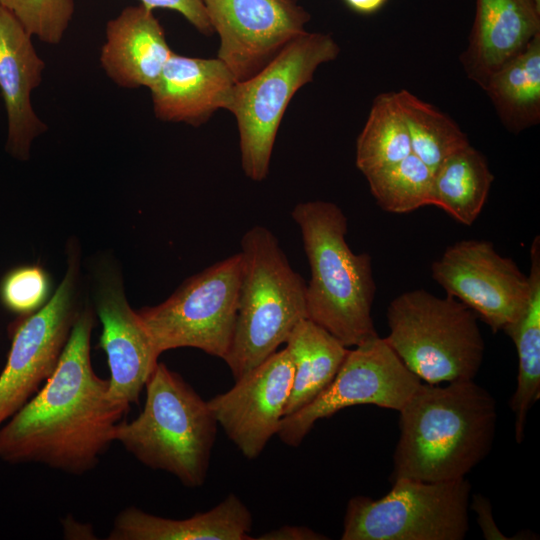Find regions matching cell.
<instances>
[{"label":"cell","instance_id":"6da1fadb","mask_svg":"<svg viewBox=\"0 0 540 540\" xmlns=\"http://www.w3.org/2000/svg\"><path fill=\"white\" fill-rule=\"evenodd\" d=\"M93 313L79 312L58 364L35 395L0 428V459L81 475L115 442L130 405L114 400L93 370Z\"/></svg>","mask_w":540,"mask_h":540},{"label":"cell","instance_id":"7a4b0ae2","mask_svg":"<svg viewBox=\"0 0 540 540\" xmlns=\"http://www.w3.org/2000/svg\"><path fill=\"white\" fill-rule=\"evenodd\" d=\"M398 412L391 481L464 478L492 449L497 403L474 380L421 383Z\"/></svg>","mask_w":540,"mask_h":540},{"label":"cell","instance_id":"3957f363","mask_svg":"<svg viewBox=\"0 0 540 540\" xmlns=\"http://www.w3.org/2000/svg\"><path fill=\"white\" fill-rule=\"evenodd\" d=\"M291 216L299 226L310 267L308 319L346 347L377 337L371 316L376 291L371 257L350 249L341 208L328 201H307L298 203Z\"/></svg>","mask_w":540,"mask_h":540},{"label":"cell","instance_id":"277c9868","mask_svg":"<svg viewBox=\"0 0 540 540\" xmlns=\"http://www.w3.org/2000/svg\"><path fill=\"white\" fill-rule=\"evenodd\" d=\"M140 414L119 423L115 442L143 465L174 475L184 486L206 480L218 423L208 402L178 373L157 364Z\"/></svg>","mask_w":540,"mask_h":540},{"label":"cell","instance_id":"5b68a950","mask_svg":"<svg viewBox=\"0 0 540 540\" xmlns=\"http://www.w3.org/2000/svg\"><path fill=\"white\" fill-rule=\"evenodd\" d=\"M242 276L232 343L224 361L234 379L262 363L308 318L306 282L278 239L256 225L241 239Z\"/></svg>","mask_w":540,"mask_h":540},{"label":"cell","instance_id":"8992f818","mask_svg":"<svg viewBox=\"0 0 540 540\" xmlns=\"http://www.w3.org/2000/svg\"><path fill=\"white\" fill-rule=\"evenodd\" d=\"M387 321L385 340L421 381L474 380L485 346L476 313L465 304L450 295L408 291L391 301Z\"/></svg>","mask_w":540,"mask_h":540},{"label":"cell","instance_id":"52a82bcc","mask_svg":"<svg viewBox=\"0 0 540 540\" xmlns=\"http://www.w3.org/2000/svg\"><path fill=\"white\" fill-rule=\"evenodd\" d=\"M339 52L331 35L305 31L256 74L235 83L227 110L237 122L241 165L248 178L261 182L267 177L276 135L292 97Z\"/></svg>","mask_w":540,"mask_h":540},{"label":"cell","instance_id":"ba28073f","mask_svg":"<svg viewBox=\"0 0 540 540\" xmlns=\"http://www.w3.org/2000/svg\"><path fill=\"white\" fill-rule=\"evenodd\" d=\"M372 499L347 504L342 540H463L469 530L471 485L464 478L426 482L400 478Z\"/></svg>","mask_w":540,"mask_h":540},{"label":"cell","instance_id":"9c48e42d","mask_svg":"<svg viewBox=\"0 0 540 540\" xmlns=\"http://www.w3.org/2000/svg\"><path fill=\"white\" fill-rule=\"evenodd\" d=\"M242 265L241 252L235 253L185 280L161 304L137 311L159 354L192 347L225 359L235 330Z\"/></svg>","mask_w":540,"mask_h":540},{"label":"cell","instance_id":"30bf717a","mask_svg":"<svg viewBox=\"0 0 540 540\" xmlns=\"http://www.w3.org/2000/svg\"><path fill=\"white\" fill-rule=\"evenodd\" d=\"M421 383L385 338L377 336L349 349L331 383L309 404L284 416L277 435L297 447L318 420L342 409L371 404L399 411Z\"/></svg>","mask_w":540,"mask_h":540},{"label":"cell","instance_id":"8fae6325","mask_svg":"<svg viewBox=\"0 0 540 540\" xmlns=\"http://www.w3.org/2000/svg\"><path fill=\"white\" fill-rule=\"evenodd\" d=\"M76 274V264L71 262L52 298L9 327L11 347L0 374V428L35 395L58 364L79 314Z\"/></svg>","mask_w":540,"mask_h":540},{"label":"cell","instance_id":"7c38bea8","mask_svg":"<svg viewBox=\"0 0 540 540\" xmlns=\"http://www.w3.org/2000/svg\"><path fill=\"white\" fill-rule=\"evenodd\" d=\"M432 278L490 326L504 330L518 319L530 296L531 283L493 244L461 240L446 248L431 265Z\"/></svg>","mask_w":540,"mask_h":540},{"label":"cell","instance_id":"4fadbf2b","mask_svg":"<svg viewBox=\"0 0 540 540\" xmlns=\"http://www.w3.org/2000/svg\"><path fill=\"white\" fill-rule=\"evenodd\" d=\"M218 33V59L236 82L256 74L300 34L309 13L295 0H201Z\"/></svg>","mask_w":540,"mask_h":540},{"label":"cell","instance_id":"5bb4252c","mask_svg":"<svg viewBox=\"0 0 540 540\" xmlns=\"http://www.w3.org/2000/svg\"><path fill=\"white\" fill-rule=\"evenodd\" d=\"M294 367L286 348L208 400L218 425L247 459L257 458L277 435L290 397Z\"/></svg>","mask_w":540,"mask_h":540},{"label":"cell","instance_id":"9a60e30c","mask_svg":"<svg viewBox=\"0 0 540 540\" xmlns=\"http://www.w3.org/2000/svg\"><path fill=\"white\" fill-rule=\"evenodd\" d=\"M96 309L102 323L98 346L105 352L110 370L109 394L120 403L137 404L160 354L115 278L102 284Z\"/></svg>","mask_w":540,"mask_h":540},{"label":"cell","instance_id":"2e32d148","mask_svg":"<svg viewBox=\"0 0 540 540\" xmlns=\"http://www.w3.org/2000/svg\"><path fill=\"white\" fill-rule=\"evenodd\" d=\"M44 69L32 36L0 6V94L7 115L6 150L19 160L29 158L32 141L47 130L31 104V93L40 85Z\"/></svg>","mask_w":540,"mask_h":540},{"label":"cell","instance_id":"e0dca14e","mask_svg":"<svg viewBox=\"0 0 540 540\" xmlns=\"http://www.w3.org/2000/svg\"><path fill=\"white\" fill-rule=\"evenodd\" d=\"M236 81L218 58L172 53L150 88L155 116L167 122L199 126L228 107Z\"/></svg>","mask_w":540,"mask_h":540},{"label":"cell","instance_id":"ac0fdd59","mask_svg":"<svg viewBox=\"0 0 540 540\" xmlns=\"http://www.w3.org/2000/svg\"><path fill=\"white\" fill-rule=\"evenodd\" d=\"M172 53L153 10L140 4L107 22L100 64L116 85L150 89Z\"/></svg>","mask_w":540,"mask_h":540},{"label":"cell","instance_id":"d6986e66","mask_svg":"<svg viewBox=\"0 0 540 540\" xmlns=\"http://www.w3.org/2000/svg\"><path fill=\"white\" fill-rule=\"evenodd\" d=\"M540 33V0H476L469 44L462 62L481 87Z\"/></svg>","mask_w":540,"mask_h":540},{"label":"cell","instance_id":"ffe728a7","mask_svg":"<svg viewBox=\"0 0 540 540\" xmlns=\"http://www.w3.org/2000/svg\"><path fill=\"white\" fill-rule=\"evenodd\" d=\"M252 515L242 500L229 494L217 506L185 519H170L135 506L120 511L108 540H250Z\"/></svg>","mask_w":540,"mask_h":540},{"label":"cell","instance_id":"44dd1931","mask_svg":"<svg viewBox=\"0 0 540 540\" xmlns=\"http://www.w3.org/2000/svg\"><path fill=\"white\" fill-rule=\"evenodd\" d=\"M293 367V381L284 416L314 400L334 379L349 349L327 330L305 318L285 341Z\"/></svg>","mask_w":540,"mask_h":540},{"label":"cell","instance_id":"7402d4cb","mask_svg":"<svg viewBox=\"0 0 540 540\" xmlns=\"http://www.w3.org/2000/svg\"><path fill=\"white\" fill-rule=\"evenodd\" d=\"M531 290L528 303L516 321L503 331L513 340L518 356L517 386L510 399L515 415V438L524 439L531 406L540 396V239L535 237L530 250Z\"/></svg>","mask_w":540,"mask_h":540},{"label":"cell","instance_id":"603a6c76","mask_svg":"<svg viewBox=\"0 0 540 540\" xmlns=\"http://www.w3.org/2000/svg\"><path fill=\"white\" fill-rule=\"evenodd\" d=\"M504 125L520 132L540 119V33L496 70L482 87Z\"/></svg>","mask_w":540,"mask_h":540},{"label":"cell","instance_id":"cb8c5ba5","mask_svg":"<svg viewBox=\"0 0 540 540\" xmlns=\"http://www.w3.org/2000/svg\"><path fill=\"white\" fill-rule=\"evenodd\" d=\"M493 179L485 157L468 145L433 173L432 205L458 222L471 225L482 211Z\"/></svg>","mask_w":540,"mask_h":540},{"label":"cell","instance_id":"d4e9b609","mask_svg":"<svg viewBox=\"0 0 540 540\" xmlns=\"http://www.w3.org/2000/svg\"><path fill=\"white\" fill-rule=\"evenodd\" d=\"M410 139L411 153L434 173L451 155L470 145L460 127L408 90L395 92Z\"/></svg>","mask_w":540,"mask_h":540},{"label":"cell","instance_id":"484cf974","mask_svg":"<svg viewBox=\"0 0 540 540\" xmlns=\"http://www.w3.org/2000/svg\"><path fill=\"white\" fill-rule=\"evenodd\" d=\"M409 154V134L395 92L381 93L357 138L356 166L367 177Z\"/></svg>","mask_w":540,"mask_h":540},{"label":"cell","instance_id":"4316f807","mask_svg":"<svg viewBox=\"0 0 540 540\" xmlns=\"http://www.w3.org/2000/svg\"><path fill=\"white\" fill-rule=\"evenodd\" d=\"M377 204L391 213L432 205L433 172L414 154L366 177Z\"/></svg>","mask_w":540,"mask_h":540},{"label":"cell","instance_id":"83f0119b","mask_svg":"<svg viewBox=\"0 0 540 540\" xmlns=\"http://www.w3.org/2000/svg\"><path fill=\"white\" fill-rule=\"evenodd\" d=\"M25 30L49 45L59 44L74 15V0H0Z\"/></svg>","mask_w":540,"mask_h":540},{"label":"cell","instance_id":"f1b7e54d","mask_svg":"<svg viewBox=\"0 0 540 540\" xmlns=\"http://www.w3.org/2000/svg\"><path fill=\"white\" fill-rule=\"evenodd\" d=\"M50 278L37 265L8 271L0 282V301L9 312L24 317L42 308L50 294Z\"/></svg>","mask_w":540,"mask_h":540},{"label":"cell","instance_id":"f546056e","mask_svg":"<svg viewBox=\"0 0 540 540\" xmlns=\"http://www.w3.org/2000/svg\"><path fill=\"white\" fill-rule=\"evenodd\" d=\"M149 9L166 8L181 14L204 35L214 32L201 0H140Z\"/></svg>","mask_w":540,"mask_h":540},{"label":"cell","instance_id":"4dcf8cb0","mask_svg":"<svg viewBox=\"0 0 540 540\" xmlns=\"http://www.w3.org/2000/svg\"><path fill=\"white\" fill-rule=\"evenodd\" d=\"M471 508L476 512L478 525L488 540L510 539L500 532L492 516L491 504L488 498L481 494L473 495Z\"/></svg>","mask_w":540,"mask_h":540},{"label":"cell","instance_id":"1f68e13d","mask_svg":"<svg viewBox=\"0 0 540 540\" xmlns=\"http://www.w3.org/2000/svg\"><path fill=\"white\" fill-rule=\"evenodd\" d=\"M254 539L261 540H323L326 536L315 532L308 527L283 526L266 532Z\"/></svg>","mask_w":540,"mask_h":540},{"label":"cell","instance_id":"d6a6232c","mask_svg":"<svg viewBox=\"0 0 540 540\" xmlns=\"http://www.w3.org/2000/svg\"><path fill=\"white\" fill-rule=\"evenodd\" d=\"M354 12L372 14L380 10L387 0H343Z\"/></svg>","mask_w":540,"mask_h":540},{"label":"cell","instance_id":"836d02e7","mask_svg":"<svg viewBox=\"0 0 540 540\" xmlns=\"http://www.w3.org/2000/svg\"><path fill=\"white\" fill-rule=\"evenodd\" d=\"M296 1V0H295Z\"/></svg>","mask_w":540,"mask_h":540}]
</instances>
